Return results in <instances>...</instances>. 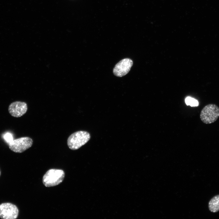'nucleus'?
Wrapping results in <instances>:
<instances>
[{"mask_svg": "<svg viewBox=\"0 0 219 219\" xmlns=\"http://www.w3.org/2000/svg\"><path fill=\"white\" fill-rule=\"evenodd\" d=\"M33 143V140L31 138L23 137L13 140L8 144V145L12 151L21 153L31 147Z\"/></svg>", "mask_w": 219, "mask_h": 219, "instance_id": "nucleus-4", "label": "nucleus"}, {"mask_svg": "<svg viewBox=\"0 0 219 219\" xmlns=\"http://www.w3.org/2000/svg\"><path fill=\"white\" fill-rule=\"evenodd\" d=\"M186 104L191 106H196L198 105L199 103L197 100L190 97H186L185 100Z\"/></svg>", "mask_w": 219, "mask_h": 219, "instance_id": "nucleus-9", "label": "nucleus"}, {"mask_svg": "<svg viewBox=\"0 0 219 219\" xmlns=\"http://www.w3.org/2000/svg\"><path fill=\"white\" fill-rule=\"evenodd\" d=\"M5 139L8 142V144L13 139L11 134L7 133L4 135Z\"/></svg>", "mask_w": 219, "mask_h": 219, "instance_id": "nucleus-10", "label": "nucleus"}, {"mask_svg": "<svg viewBox=\"0 0 219 219\" xmlns=\"http://www.w3.org/2000/svg\"><path fill=\"white\" fill-rule=\"evenodd\" d=\"M64 176L65 173L63 170L51 169L48 170L43 176V182L47 187L56 186L63 181Z\"/></svg>", "mask_w": 219, "mask_h": 219, "instance_id": "nucleus-2", "label": "nucleus"}, {"mask_svg": "<svg viewBox=\"0 0 219 219\" xmlns=\"http://www.w3.org/2000/svg\"><path fill=\"white\" fill-rule=\"evenodd\" d=\"M90 138V134L87 131H77L69 137L67 140V145L70 149L76 150L86 144Z\"/></svg>", "mask_w": 219, "mask_h": 219, "instance_id": "nucleus-1", "label": "nucleus"}, {"mask_svg": "<svg viewBox=\"0 0 219 219\" xmlns=\"http://www.w3.org/2000/svg\"><path fill=\"white\" fill-rule=\"evenodd\" d=\"M0 174H1V172H0Z\"/></svg>", "mask_w": 219, "mask_h": 219, "instance_id": "nucleus-11", "label": "nucleus"}, {"mask_svg": "<svg viewBox=\"0 0 219 219\" xmlns=\"http://www.w3.org/2000/svg\"><path fill=\"white\" fill-rule=\"evenodd\" d=\"M219 117V107L214 104H209L202 109L200 115L201 120L209 124L215 122Z\"/></svg>", "mask_w": 219, "mask_h": 219, "instance_id": "nucleus-3", "label": "nucleus"}, {"mask_svg": "<svg viewBox=\"0 0 219 219\" xmlns=\"http://www.w3.org/2000/svg\"><path fill=\"white\" fill-rule=\"evenodd\" d=\"M28 109L27 104L23 102L16 101L11 103L8 108L9 114L15 117H20L24 115Z\"/></svg>", "mask_w": 219, "mask_h": 219, "instance_id": "nucleus-7", "label": "nucleus"}, {"mask_svg": "<svg viewBox=\"0 0 219 219\" xmlns=\"http://www.w3.org/2000/svg\"><path fill=\"white\" fill-rule=\"evenodd\" d=\"M19 214L17 207L10 203L0 204V218L2 219H16Z\"/></svg>", "mask_w": 219, "mask_h": 219, "instance_id": "nucleus-5", "label": "nucleus"}, {"mask_svg": "<svg viewBox=\"0 0 219 219\" xmlns=\"http://www.w3.org/2000/svg\"><path fill=\"white\" fill-rule=\"evenodd\" d=\"M133 64V61L131 59H123L115 65L113 70V73L116 76L123 77L129 72Z\"/></svg>", "mask_w": 219, "mask_h": 219, "instance_id": "nucleus-6", "label": "nucleus"}, {"mask_svg": "<svg viewBox=\"0 0 219 219\" xmlns=\"http://www.w3.org/2000/svg\"><path fill=\"white\" fill-rule=\"evenodd\" d=\"M209 210L213 213L219 211V195H216L212 198L208 203Z\"/></svg>", "mask_w": 219, "mask_h": 219, "instance_id": "nucleus-8", "label": "nucleus"}]
</instances>
